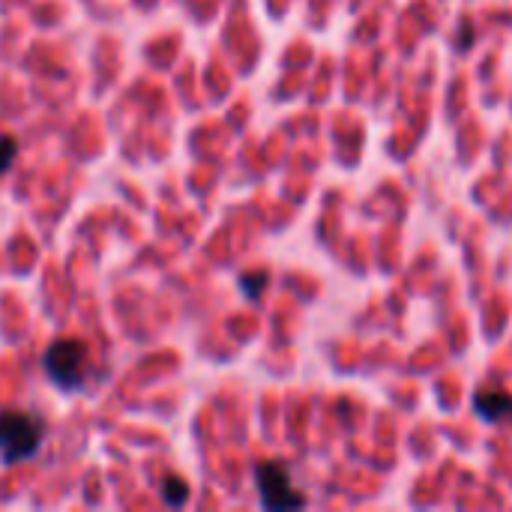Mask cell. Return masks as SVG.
Listing matches in <instances>:
<instances>
[{
	"mask_svg": "<svg viewBox=\"0 0 512 512\" xmlns=\"http://www.w3.org/2000/svg\"><path fill=\"white\" fill-rule=\"evenodd\" d=\"M42 447V423L24 411H3L0 414V456L3 465L24 462L36 456Z\"/></svg>",
	"mask_w": 512,
	"mask_h": 512,
	"instance_id": "cell-1",
	"label": "cell"
},
{
	"mask_svg": "<svg viewBox=\"0 0 512 512\" xmlns=\"http://www.w3.org/2000/svg\"><path fill=\"white\" fill-rule=\"evenodd\" d=\"M42 366L57 387H63V390L81 387L84 369H87V348L75 339H60L45 351Z\"/></svg>",
	"mask_w": 512,
	"mask_h": 512,
	"instance_id": "cell-2",
	"label": "cell"
},
{
	"mask_svg": "<svg viewBox=\"0 0 512 512\" xmlns=\"http://www.w3.org/2000/svg\"><path fill=\"white\" fill-rule=\"evenodd\" d=\"M255 483H258V492H261V504L267 510H300V507H306V498L300 492H294L288 471L282 465H276V462L258 465L255 468Z\"/></svg>",
	"mask_w": 512,
	"mask_h": 512,
	"instance_id": "cell-3",
	"label": "cell"
},
{
	"mask_svg": "<svg viewBox=\"0 0 512 512\" xmlns=\"http://www.w3.org/2000/svg\"><path fill=\"white\" fill-rule=\"evenodd\" d=\"M474 411H477L483 420L498 423V420H504V417H510L512 414V396H507V393H477Z\"/></svg>",
	"mask_w": 512,
	"mask_h": 512,
	"instance_id": "cell-4",
	"label": "cell"
},
{
	"mask_svg": "<svg viewBox=\"0 0 512 512\" xmlns=\"http://www.w3.org/2000/svg\"><path fill=\"white\" fill-rule=\"evenodd\" d=\"M162 495H165V501H168L171 507H183L186 498H189V489H186V483H183L180 477H168V480L162 483Z\"/></svg>",
	"mask_w": 512,
	"mask_h": 512,
	"instance_id": "cell-5",
	"label": "cell"
},
{
	"mask_svg": "<svg viewBox=\"0 0 512 512\" xmlns=\"http://www.w3.org/2000/svg\"><path fill=\"white\" fill-rule=\"evenodd\" d=\"M15 156H18V141L9 138V135H3L0 138V174L9 171V165L15 162Z\"/></svg>",
	"mask_w": 512,
	"mask_h": 512,
	"instance_id": "cell-6",
	"label": "cell"
},
{
	"mask_svg": "<svg viewBox=\"0 0 512 512\" xmlns=\"http://www.w3.org/2000/svg\"><path fill=\"white\" fill-rule=\"evenodd\" d=\"M240 285H243V288H246V294H249V297L255 300V297H258V291H261V288L267 285V276H264V273H261V276H255V279H249V276H246V279H243Z\"/></svg>",
	"mask_w": 512,
	"mask_h": 512,
	"instance_id": "cell-7",
	"label": "cell"
}]
</instances>
